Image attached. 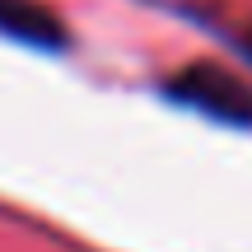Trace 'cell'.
<instances>
[{
  "instance_id": "obj_1",
  "label": "cell",
  "mask_w": 252,
  "mask_h": 252,
  "mask_svg": "<svg viewBox=\"0 0 252 252\" xmlns=\"http://www.w3.org/2000/svg\"><path fill=\"white\" fill-rule=\"evenodd\" d=\"M168 94L196 112L220 117V122H252V84L229 65L196 61L168 80Z\"/></svg>"
},
{
  "instance_id": "obj_2",
  "label": "cell",
  "mask_w": 252,
  "mask_h": 252,
  "mask_svg": "<svg viewBox=\"0 0 252 252\" xmlns=\"http://www.w3.org/2000/svg\"><path fill=\"white\" fill-rule=\"evenodd\" d=\"M0 37H14L24 47H42V52L65 47L61 19L37 0H0Z\"/></svg>"
},
{
  "instance_id": "obj_3",
  "label": "cell",
  "mask_w": 252,
  "mask_h": 252,
  "mask_svg": "<svg viewBox=\"0 0 252 252\" xmlns=\"http://www.w3.org/2000/svg\"><path fill=\"white\" fill-rule=\"evenodd\" d=\"M243 47H248V52H252V33H248V37H243Z\"/></svg>"
}]
</instances>
